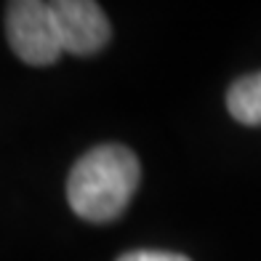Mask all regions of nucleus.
Wrapping results in <instances>:
<instances>
[{"label":"nucleus","instance_id":"nucleus-2","mask_svg":"<svg viewBox=\"0 0 261 261\" xmlns=\"http://www.w3.org/2000/svg\"><path fill=\"white\" fill-rule=\"evenodd\" d=\"M6 35L14 54L32 67H48L64 54L51 3H40V0L8 3Z\"/></svg>","mask_w":261,"mask_h":261},{"label":"nucleus","instance_id":"nucleus-5","mask_svg":"<svg viewBox=\"0 0 261 261\" xmlns=\"http://www.w3.org/2000/svg\"><path fill=\"white\" fill-rule=\"evenodd\" d=\"M117 261H192V258L181 253H168V251H130Z\"/></svg>","mask_w":261,"mask_h":261},{"label":"nucleus","instance_id":"nucleus-4","mask_svg":"<svg viewBox=\"0 0 261 261\" xmlns=\"http://www.w3.org/2000/svg\"><path fill=\"white\" fill-rule=\"evenodd\" d=\"M227 110L237 123L261 125V72L245 75L232 83L227 93Z\"/></svg>","mask_w":261,"mask_h":261},{"label":"nucleus","instance_id":"nucleus-1","mask_svg":"<svg viewBox=\"0 0 261 261\" xmlns=\"http://www.w3.org/2000/svg\"><path fill=\"white\" fill-rule=\"evenodd\" d=\"M141 179L139 158L123 144H101L86 152L67 179V200L80 219L107 224L123 216Z\"/></svg>","mask_w":261,"mask_h":261},{"label":"nucleus","instance_id":"nucleus-3","mask_svg":"<svg viewBox=\"0 0 261 261\" xmlns=\"http://www.w3.org/2000/svg\"><path fill=\"white\" fill-rule=\"evenodd\" d=\"M51 8L64 54L93 56L110 43L112 27L99 3H93V0H59V3H51Z\"/></svg>","mask_w":261,"mask_h":261}]
</instances>
